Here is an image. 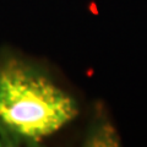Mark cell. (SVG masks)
<instances>
[{
    "label": "cell",
    "mask_w": 147,
    "mask_h": 147,
    "mask_svg": "<svg viewBox=\"0 0 147 147\" xmlns=\"http://www.w3.org/2000/svg\"><path fill=\"white\" fill-rule=\"evenodd\" d=\"M86 146H118L119 137L115 130L105 119L99 117L93 121L85 140Z\"/></svg>",
    "instance_id": "7a4b0ae2"
},
{
    "label": "cell",
    "mask_w": 147,
    "mask_h": 147,
    "mask_svg": "<svg viewBox=\"0 0 147 147\" xmlns=\"http://www.w3.org/2000/svg\"><path fill=\"white\" fill-rule=\"evenodd\" d=\"M76 114L74 97L42 66L15 57L0 61V134L7 141L34 145Z\"/></svg>",
    "instance_id": "6da1fadb"
}]
</instances>
